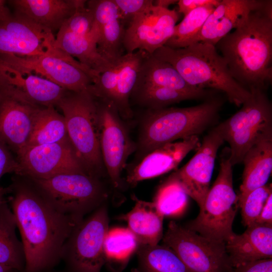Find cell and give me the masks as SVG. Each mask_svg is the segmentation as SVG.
<instances>
[{
  "label": "cell",
  "mask_w": 272,
  "mask_h": 272,
  "mask_svg": "<svg viewBox=\"0 0 272 272\" xmlns=\"http://www.w3.org/2000/svg\"><path fill=\"white\" fill-rule=\"evenodd\" d=\"M27 179L14 184L11 199L24 250L23 272H44L61 259L65 241L82 220L60 212Z\"/></svg>",
  "instance_id": "cell-1"
},
{
  "label": "cell",
  "mask_w": 272,
  "mask_h": 272,
  "mask_svg": "<svg viewBox=\"0 0 272 272\" xmlns=\"http://www.w3.org/2000/svg\"><path fill=\"white\" fill-rule=\"evenodd\" d=\"M271 4L265 1L215 45L233 78L247 90H264L271 82Z\"/></svg>",
  "instance_id": "cell-2"
},
{
  "label": "cell",
  "mask_w": 272,
  "mask_h": 272,
  "mask_svg": "<svg viewBox=\"0 0 272 272\" xmlns=\"http://www.w3.org/2000/svg\"><path fill=\"white\" fill-rule=\"evenodd\" d=\"M153 54L171 64L191 86L221 91L237 106L250 96V91L233 78L214 45L197 42L176 49L163 46Z\"/></svg>",
  "instance_id": "cell-3"
},
{
  "label": "cell",
  "mask_w": 272,
  "mask_h": 272,
  "mask_svg": "<svg viewBox=\"0 0 272 272\" xmlns=\"http://www.w3.org/2000/svg\"><path fill=\"white\" fill-rule=\"evenodd\" d=\"M221 105L213 99L191 107L149 110L141 125L140 151L147 154L177 140L198 135L217 119Z\"/></svg>",
  "instance_id": "cell-4"
},
{
  "label": "cell",
  "mask_w": 272,
  "mask_h": 272,
  "mask_svg": "<svg viewBox=\"0 0 272 272\" xmlns=\"http://www.w3.org/2000/svg\"><path fill=\"white\" fill-rule=\"evenodd\" d=\"M56 106L62 111L70 141L88 173L104 177L107 173L100 147L97 98L89 90L66 91Z\"/></svg>",
  "instance_id": "cell-5"
},
{
  "label": "cell",
  "mask_w": 272,
  "mask_h": 272,
  "mask_svg": "<svg viewBox=\"0 0 272 272\" xmlns=\"http://www.w3.org/2000/svg\"><path fill=\"white\" fill-rule=\"evenodd\" d=\"M28 179L58 211L79 221L106 203L109 196L101 178L89 174H63L47 179Z\"/></svg>",
  "instance_id": "cell-6"
},
{
  "label": "cell",
  "mask_w": 272,
  "mask_h": 272,
  "mask_svg": "<svg viewBox=\"0 0 272 272\" xmlns=\"http://www.w3.org/2000/svg\"><path fill=\"white\" fill-rule=\"evenodd\" d=\"M249 97L234 115L216 127L230 147L232 166L242 162L256 143L272 136L271 104L263 89L251 88Z\"/></svg>",
  "instance_id": "cell-7"
},
{
  "label": "cell",
  "mask_w": 272,
  "mask_h": 272,
  "mask_svg": "<svg viewBox=\"0 0 272 272\" xmlns=\"http://www.w3.org/2000/svg\"><path fill=\"white\" fill-rule=\"evenodd\" d=\"M232 166L229 151L221 159L218 175L198 215L186 226L203 236L225 243L234 233L232 225L238 205L233 186Z\"/></svg>",
  "instance_id": "cell-8"
},
{
  "label": "cell",
  "mask_w": 272,
  "mask_h": 272,
  "mask_svg": "<svg viewBox=\"0 0 272 272\" xmlns=\"http://www.w3.org/2000/svg\"><path fill=\"white\" fill-rule=\"evenodd\" d=\"M108 230L106 202L81 221L65 241L61 253L65 271L101 272L106 264L104 243Z\"/></svg>",
  "instance_id": "cell-9"
},
{
  "label": "cell",
  "mask_w": 272,
  "mask_h": 272,
  "mask_svg": "<svg viewBox=\"0 0 272 272\" xmlns=\"http://www.w3.org/2000/svg\"><path fill=\"white\" fill-rule=\"evenodd\" d=\"M190 272H233L225 242L171 221L162 238Z\"/></svg>",
  "instance_id": "cell-10"
},
{
  "label": "cell",
  "mask_w": 272,
  "mask_h": 272,
  "mask_svg": "<svg viewBox=\"0 0 272 272\" xmlns=\"http://www.w3.org/2000/svg\"><path fill=\"white\" fill-rule=\"evenodd\" d=\"M0 59L17 68L45 78L70 91L89 90L97 75L96 72L64 52L34 57L0 54Z\"/></svg>",
  "instance_id": "cell-11"
},
{
  "label": "cell",
  "mask_w": 272,
  "mask_h": 272,
  "mask_svg": "<svg viewBox=\"0 0 272 272\" xmlns=\"http://www.w3.org/2000/svg\"><path fill=\"white\" fill-rule=\"evenodd\" d=\"M97 100L102 158L111 185L119 188L122 183V170L136 147L114 106Z\"/></svg>",
  "instance_id": "cell-12"
},
{
  "label": "cell",
  "mask_w": 272,
  "mask_h": 272,
  "mask_svg": "<svg viewBox=\"0 0 272 272\" xmlns=\"http://www.w3.org/2000/svg\"><path fill=\"white\" fill-rule=\"evenodd\" d=\"M18 175L47 179L63 174L90 175L79 159L70 140L26 147L17 154Z\"/></svg>",
  "instance_id": "cell-13"
},
{
  "label": "cell",
  "mask_w": 272,
  "mask_h": 272,
  "mask_svg": "<svg viewBox=\"0 0 272 272\" xmlns=\"http://www.w3.org/2000/svg\"><path fill=\"white\" fill-rule=\"evenodd\" d=\"M178 13L154 5L137 14L125 29L123 45L127 53L143 50L153 54L172 36Z\"/></svg>",
  "instance_id": "cell-14"
},
{
  "label": "cell",
  "mask_w": 272,
  "mask_h": 272,
  "mask_svg": "<svg viewBox=\"0 0 272 272\" xmlns=\"http://www.w3.org/2000/svg\"><path fill=\"white\" fill-rule=\"evenodd\" d=\"M50 30L15 14L0 21V54L34 57L60 54Z\"/></svg>",
  "instance_id": "cell-15"
},
{
  "label": "cell",
  "mask_w": 272,
  "mask_h": 272,
  "mask_svg": "<svg viewBox=\"0 0 272 272\" xmlns=\"http://www.w3.org/2000/svg\"><path fill=\"white\" fill-rule=\"evenodd\" d=\"M41 76L0 59V95L39 107L56 106L66 91Z\"/></svg>",
  "instance_id": "cell-16"
},
{
  "label": "cell",
  "mask_w": 272,
  "mask_h": 272,
  "mask_svg": "<svg viewBox=\"0 0 272 272\" xmlns=\"http://www.w3.org/2000/svg\"><path fill=\"white\" fill-rule=\"evenodd\" d=\"M224 142L215 127L204 137L191 159L169 176L196 202L199 208L210 189L217 154Z\"/></svg>",
  "instance_id": "cell-17"
},
{
  "label": "cell",
  "mask_w": 272,
  "mask_h": 272,
  "mask_svg": "<svg viewBox=\"0 0 272 272\" xmlns=\"http://www.w3.org/2000/svg\"><path fill=\"white\" fill-rule=\"evenodd\" d=\"M200 143L193 135L164 145L150 151L127 173L126 181L130 185L158 177L175 168L192 150Z\"/></svg>",
  "instance_id": "cell-18"
},
{
  "label": "cell",
  "mask_w": 272,
  "mask_h": 272,
  "mask_svg": "<svg viewBox=\"0 0 272 272\" xmlns=\"http://www.w3.org/2000/svg\"><path fill=\"white\" fill-rule=\"evenodd\" d=\"M263 0H222L208 16L192 44L216 45L224 36L243 24L250 14L261 7Z\"/></svg>",
  "instance_id": "cell-19"
},
{
  "label": "cell",
  "mask_w": 272,
  "mask_h": 272,
  "mask_svg": "<svg viewBox=\"0 0 272 272\" xmlns=\"http://www.w3.org/2000/svg\"><path fill=\"white\" fill-rule=\"evenodd\" d=\"M40 107L1 96L0 139L17 154L27 145Z\"/></svg>",
  "instance_id": "cell-20"
},
{
  "label": "cell",
  "mask_w": 272,
  "mask_h": 272,
  "mask_svg": "<svg viewBox=\"0 0 272 272\" xmlns=\"http://www.w3.org/2000/svg\"><path fill=\"white\" fill-rule=\"evenodd\" d=\"M225 245L233 268L248 262L272 258V227H247L241 234L234 233Z\"/></svg>",
  "instance_id": "cell-21"
},
{
  "label": "cell",
  "mask_w": 272,
  "mask_h": 272,
  "mask_svg": "<svg viewBox=\"0 0 272 272\" xmlns=\"http://www.w3.org/2000/svg\"><path fill=\"white\" fill-rule=\"evenodd\" d=\"M82 0H13L16 14L53 32L75 12Z\"/></svg>",
  "instance_id": "cell-22"
},
{
  "label": "cell",
  "mask_w": 272,
  "mask_h": 272,
  "mask_svg": "<svg viewBox=\"0 0 272 272\" xmlns=\"http://www.w3.org/2000/svg\"><path fill=\"white\" fill-rule=\"evenodd\" d=\"M136 85L167 88L190 94L196 99L206 97V89L189 85L169 63L145 52L140 65Z\"/></svg>",
  "instance_id": "cell-23"
},
{
  "label": "cell",
  "mask_w": 272,
  "mask_h": 272,
  "mask_svg": "<svg viewBox=\"0 0 272 272\" xmlns=\"http://www.w3.org/2000/svg\"><path fill=\"white\" fill-rule=\"evenodd\" d=\"M132 198L134 201L132 209L118 218L127 223V228L134 236L138 245L158 244L163 236L164 217L153 201L140 199L135 195Z\"/></svg>",
  "instance_id": "cell-24"
},
{
  "label": "cell",
  "mask_w": 272,
  "mask_h": 272,
  "mask_svg": "<svg viewBox=\"0 0 272 272\" xmlns=\"http://www.w3.org/2000/svg\"><path fill=\"white\" fill-rule=\"evenodd\" d=\"M244 170L238 205L252 190L266 184L272 170V136L254 144L242 160Z\"/></svg>",
  "instance_id": "cell-25"
},
{
  "label": "cell",
  "mask_w": 272,
  "mask_h": 272,
  "mask_svg": "<svg viewBox=\"0 0 272 272\" xmlns=\"http://www.w3.org/2000/svg\"><path fill=\"white\" fill-rule=\"evenodd\" d=\"M97 37L92 32L87 35L77 34L59 29L55 37V45L82 64L99 74L112 63L103 58L97 48Z\"/></svg>",
  "instance_id": "cell-26"
},
{
  "label": "cell",
  "mask_w": 272,
  "mask_h": 272,
  "mask_svg": "<svg viewBox=\"0 0 272 272\" xmlns=\"http://www.w3.org/2000/svg\"><path fill=\"white\" fill-rule=\"evenodd\" d=\"M145 52L143 50H137L126 53L122 56L121 65L111 103L123 118L128 119L132 116L129 99L136 85Z\"/></svg>",
  "instance_id": "cell-27"
},
{
  "label": "cell",
  "mask_w": 272,
  "mask_h": 272,
  "mask_svg": "<svg viewBox=\"0 0 272 272\" xmlns=\"http://www.w3.org/2000/svg\"><path fill=\"white\" fill-rule=\"evenodd\" d=\"M15 216L6 201L0 206V264L23 272L25 256L23 244L16 234Z\"/></svg>",
  "instance_id": "cell-28"
},
{
  "label": "cell",
  "mask_w": 272,
  "mask_h": 272,
  "mask_svg": "<svg viewBox=\"0 0 272 272\" xmlns=\"http://www.w3.org/2000/svg\"><path fill=\"white\" fill-rule=\"evenodd\" d=\"M67 139H69L63 115L54 106L41 107L35 115L25 147L52 144Z\"/></svg>",
  "instance_id": "cell-29"
},
{
  "label": "cell",
  "mask_w": 272,
  "mask_h": 272,
  "mask_svg": "<svg viewBox=\"0 0 272 272\" xmlns=\"http://www.w3.org/2000/svg\"><path fill=\"white\" fill-rule=\"evenodd\" d=\"M132 272H190L175 252L162 245H138Z\"/></svg>",
  "instance_id": "cell-30"
},
{
  "label": "cell",
  "mask_w": 272,
  "mask_h": 272,
  "mask_svg": "<svg viewBox=\"0 0 272 272\" xmlns=\"http://www.w3.org/2000/svg\"><path fill=\"white\" fill-rule=\"evenodd\" d=\"M138 247L136 238L127 228L109 229L104 243L105 264L124 269Z\"/></svg>",
  "instance_id": "cell-31"
},
{
  "label": "cell",
  "mask_w": 272,
  "mask_h": 272,
  "mask_svg": "<svg viewBox=\"0 0 272 272\" xmlns=\"http://www.w3.org/2000/svg\"><path fill=\"white\" fill-rule=\"evenodd\" d=\"M215 7L212 5L201 7L184 16L182 21L175 25L172 36L164 46L176 49L184 48L192 44Z\"/></svg>",
  "instance_id": "cell-32"
},
{
  "label": "cell",
  "mask_w": 272,
  "mask_h": 272,
  "mask_svg": "<svg viewBox=\"0 0 272 272\" xmlns=\"http://www.w3.org/2000/svg\"><path fill=\"white\" fill-rule=\"evenodd\" d=\"M140 104L158 110L181 101L196 99L193 96L175 90L158 87L135 85L131 95Z\"/></svg>",
  "instance_id": "cell-33"
},
{
  "label": "cell",
  "mask_w": 272,
  "mask_h": 272,
  "mask_svg": "<svg viewBox=\"0 0 272 272\" xmlns=\"http://www.w3.org/2000/svg\"><path fill=\"white\" fill-rule=\"evenodd\" d=\"M188 195L175 180L168 177L160 186L153 202L165 217H175L185 211Z\"/></svg>",
  "instance_id": "cell-34"
},
{
  "label": "cell",
  "mask_w": 272,
  "mask_h": 272,
  "mask_svg": "<svg viewBox=\"0 0 272 272\" xmlns=\"http://www.w3.org/2000/svg\"><path fill=\"white\" fill-rule=\"evenodd\" d=\"M125 29L120 19L112 21L97 31V50L105 60L113 63L122 54L123 41Z\"/></svg>",
  "instance_id": "cell-35"
},
{
  "label": "cell",
  "mask_w": 272,
  "mask_h": 272,
  "mask_svg": "<svg viewBox=\"0 0 272 272\" xmlns=\"http://www.w3.org/2000/svg\"><path fill=\"white\" fill-rule=\"evenodd\" d=\"M271 193V184H265L251 191L239 203L244 225L247 227L254 224Z\"/></svg>",
  "instance_id": "cell-36"
},
{
  "label": "cell",
  "mask_w": 272,
  "mask_h": 272,
  "mask_svg": "<svg viewBox=\"0 0 272 272\" xmlns=\"http://www.w3.org/2000/svg\"><path fill=\"white\" fill-rule=\"evenodd\" d=\"M86 5L94 20L92 30H98L109 22L119 18L118 8L113 0L87 1ZM98 35V34H97Z\"/></svg>",
  "instance_id": "cell-37"
},
{
  "label": "cell",
  "mask_w": 272,
  "mask_h": 272,
  "mask_svg": "<svg viewBox=\"0 0 272 272\" xmlns=\"http://www.w3.org/2000/svg\"><path fill=\"white\" fill-rule=\"evenodd\" d=\"M86 3V1H82L74 14L63 23L60 29L77 34H89L93 26L94 20Z\"/></svg>",
  "instance_id": "cell-38"
},
{
  "label": "cell",
  "mask_w": 272,
  "mask_h": 272,
  "mask_svg": "<svg viewBox=\"0 0 272 272\" xmlns=\"http://www.w3.org/2000/svg\"><path fill=\"white\" fill-rule=\"evenodd\" d=\"M116 5L120 20L124 24L153 5L152 0H113Z\"/></svg>",
  "instance_id": "cell-39"
},
{
  "label": "cell",
  "mask_w": 272,
  "mask_h": 272,
  "mask_svg": "<svg viewBox=\"0 0 272 272\" xmlns=\"http://www.w3.org/2000/svg\"><path fill=\"white\" fill-rule=\"evenodd\" d=\"M14 172L18 174L19 165L10 151L9 148L0 139V179L5 174Z\"/></svg>",
  "instance_id": "cell-40"
},
{
  "label": "cell",
  "mask_w": 272,
  "mask_h": 272,
  "mask_svg": "<svg viewBox=\"0 0 272 272\" xmlns=\"http://www.w3.org/2000/svg\"><path fill=\"white\" fill-rule=\"evenodd\" d=\"M233 272H272V258L246 263L234 268Z\"/></svg>",
  "instance_id": "cell-41"
},
{
  "label": "cell",
  "mask_w": 272,
  "mask_h": 272,
  "mask_svg": "<svg viewBox=\"0 0 272 272\" xmlns=\"http://www.w3.org/2000/svg\"><path fill=\"white\" fill-rule=\"evenodd\" d=\"M220 2L219 0H179L177 3L178 13L185 16L192 11L201 7L209 5L217 7Z\"/></svg>",
  "instance_id": "cell-42"
},
{
  "label": "cell",
  "mask_w": 272,
  "mask_h": 272,
  "mask_svg": "<svg viewBox=\"0 0 272 272\" xmlns=\"http://www.w3.org/2000/svg\"><path fill=\"white\" fill-rule=\"evenodd\" d=\"M272 227V193L267 198L258 218L253 225Z\"/></svg>",
  "instance_id": "cell-43"
},
{
  "label": "cell",
  "mask_w": 272,
  "mask_h": 272,
  "mask_svg": "<svg viewBox=\"0 0 272 272\" xmlns=\"http://www.w3.org/2000/svg\"><path fill=\"white\" fill-rule=\"evenodd\" d=\"M5 4L6 2L5 1L0 0V21L11 15Z\"/></svg>",
  "instance_id": "cell-44"
},
{
  "label": "cell",
  "mask_w": 272,
  "mask_h": 272,
  "mask_svg": "<svg viewBox=\"0 0 272 272\" xmlns=\"http://www.w3.org/2000/svg\"><path fill=\"white\" fill-rule=\"evenodd\" d=\"M175 0H157L153 1V5L156 6L168 9V7L173 4L177 3Z\"/></svg>",
  "instance_id": "cell-45"
},
{
  "label": "cell",
  "mask_w": 272,
  "mask_h": 272,
  "mask_svg": "<svg viewBox=\"0 0 272 272\" xmlns=\"http://www.w3.org/2000/svg\"><path fill=\"white\" fill-rule=\"evenodd\" d=\"M7 192V189L0 187V206L4 201H5L4 196Z\"/></svg>",
  "instance_id": "cell-46"
},
{
  "label": "cell",
  "mask_w": 272,
  "mask_h": 272,
  "mask_svg": "<svg viewBox=\"0 0 272 272\" xmlns=\"http://www.w3.org/2000/svg\"><path fill=\"white\" fill-rule=\"evenodd\" d=\"M0 272H16L12 268L0 264Z\"/></svg>",
  "instance_id": "cell-47"
},
{
  "label": "cell",
  "mask_w": 272,
  "mask_h": 272,
  "mask_svg": "<svg viewBox=\"0 0 272 272\" xmlns=\"http://www.w3.org/2000/svg\"><path fill=\"white\" fill-rule=\"evenodd\" d=\"M111 272H122L123 269L120 268L109 267L108 268Z\"/></svg>",
  "instance_id": "cell-48"
},
{
  "label": "cell",
  "mask_w": 272,
  "mask_h": 272,
  "mask_svg": "<svg viewBox=\"0 0 272 272\" xmlns=\"http://www.w3.org/2000/svg\"><path fill=\"white\" fill-rule=\"evenodd\" d=\"M1 96L0 95V103H1Z\"/></svg>",
  "instance_id": "cell-49"
},
{
  "label": "cell",
  "mask_w": 272,
  "mask_h": 272,
  "mask_svg": "<svg viewBox=\"0 0 272 272\" xmlns=\"http://www.w3.org/2000/svg\"><path fill=\"white\" fill-rule=\"evenodd\" d=\"M62 272H66V271L65 270V271H62Z\"/></svg>",
  "instance_id": "cell-50"
}]
</instances>
